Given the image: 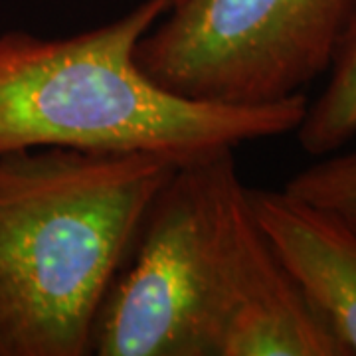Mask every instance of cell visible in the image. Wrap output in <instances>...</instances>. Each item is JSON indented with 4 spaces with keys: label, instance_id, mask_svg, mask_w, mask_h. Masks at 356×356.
Here are the masks:
<instances>
[{
    "label": "cell",
    "instance_id": "8",
    "mask_svg": "<svg viewBox=\"0 0 356 356\" xmlns=\"http://www.w3.org/2000/svg\"><path fill=\"white\" fill-rule=\"evenodd\" d=\"M283 191L331 212L356 232V149L318 156L293 175Z\"/></svg>",
    "mask_w": 356,
    "mask_h": 356
},
{
    "label": "cell",
    "instance_id": "1",
    "mask_svg": "<svg viewBox=\"0 0 356 356\" xmlns=\"http://www.w3.org/2000/svg\"><path fill=\"white\" fill-rule=\"evenodd\" d=\"M180 165L143 151L0 153V356H88L115 273Z\"/></svg>",
    "mask_w": 356,
    "mask_h": 356
},
{
    "label": "cell",
    "instance_id": "3",
    "mask_svg": "<svg viewBox=\"0 0 356 356\" xmlns=\"http://www.w3.org/2000/svg\"><path fill=\"white\" fill-rule=\"evenodd\" d=\"M234 149L184 161L154 196L91 331L97 356H212Z\"/></svg>",
    "mask_w": 356,
    "mask_h": 356
},
{
    "label": "cell",
    "instance_id": "6",
    "mask_svg": "<svg viewBox=\"0 0 356 356\" xmlns=\"http://www.w3.org/2000/svg\"><path fill=\"white\" fill-rule=\"evenodd\" d=\"M257 226L344 356H356V232L289 192L245 186Z\"/></svg>",
    "mask_w": 356,
    "mask_h": 356
},
{
    "label": "cell",
    "instance_id": "2",
    "mask_svg": "<svg viewBox=\"0 0 356 356\" xmlns=\"http://www.w3.org/2000/svg\"><path fill=\"white\" fill-rule=\"evenodd\" d=\"M168 0H143L65 38L0 34V153L62 147L143 151L178 163L295 133L307 95L264 107L182 99L145 76L135 50Z\"/></svg>",
    "mask_w": 356,
    "mask_h": 356
},
{
    "label": "cell",
    "instance_id": "5",
    "mask_svg": "<svg viewBox=\"0 0 356 356\" xmlns=\"http://www.w3.org/2000/svg\"><path fill=\"white\" fill-rule=\"evenodd\" d=\"M212 356H344L257 226L243 182L228 206Z\"/></svg>",
    "mask_w": 356,
    "mask_h": 356
},
{
    "label": "cell",
    "instance_id": "7",
    "mask_svg": "<svg viewBox=\"0 0 356 356\" xmlns=\"http://www.w3.org/2000/svg\"><path fill=\"white\" fill-rule=\"evenodd\" d=\"M329 81L295 129L301 149L311 156L337 153L356 139V14L344 32L329 70Z\"/></svg>",
    "mask_w": 356,
    "mask_h": 356
},
{
    "label": "cell",
    "instance_id": "4",
    "mask_svg": "<svg viewBox=\"0 0 356 356\" xmlns=\"http://www.w3.org/2000/svg\"><path fill=\"white\" fill-rule=\"evenodd\" d=\"M356 0H168L135 60L182 99L264 107L329 74Z\"/></svg>",
    "mask_w": 356,
    "mask_h": 356
}]
</instances>
